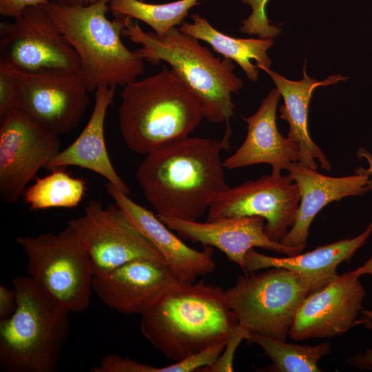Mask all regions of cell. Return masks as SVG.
Instances as JSON below:
<instances>
[{
	"instance_id": "d6986e66",
	"label": "cell",
	"mask_w": 372,
	"mask_h": 372,
	"mask_svg": "<svg viewBox=\"0 0 372 372\" xmlns=\"http://www.w3.org/2000/svg\"><path fill=\"white\" fill-rule=\"evenodd\" d=\"M286 170L297 184L300 195L295 222L280 242L289 247L305 248L311 222L327 205L346 197L362 195L369 190V176L364 173L328 176L298 162L291 163Z\"/></svg>"
},
{
	"instance_id": "ffe728a7",
	"label": "cell",
	"mask_w": 372,
	"mask_h": 372,
	"mask_svg": "<svg viewBox=\"0 0 372 372\" xmlns=\"http://www.w3.org/2000/svg\"><path fill=\"white\" fill-rule=\"evenodd\" d=\"M115 86H101L95 92L94 108L88 122L76 140L60 151L45 168L76 166L94 172L127 195L130 189L116 172L109 156L104 136L106 114L112 103Z\"/></svg>"
},
{
	"instance_id": "83f0119b",
	"label": "cell",
	"mask_w": 372,
	"mask_h": 372,
	"mask_svg": "<svg viewBox=\"0 0 372 372\" xmlns=\"http://www.w3.org/2000/svg\"><path fill=\"white\" fill-rule=\"evenodd\" d=\"M92 372H167L166 366L155 367L129 358L110 353L103 356Z\"/></svg>"
},
{
	"instance_id": "2e32d148",
	"label": "cell",
	"mask_w": 372,
	"mask_h": 372,
	"mask_svg": "<svg viewBox=\"0 0 372 372\" xmlns=\"http://www.w3.org/2000/svg\"><path fill=\"white\" fill-rule=\"evenodd\" d=\"M157 216L169 229L176 231L180 238L220 249L245 274H247L245 256L251 249L260 247L287 256L296 255L304 250L270 239L265 232V220L260 216L220 218L205 223Z\"/></svg>"
},
{
	"instance_id": "484cf974",
	"label": "cell",
	"mask_w": 372,
	"mask_h": 372,
	"mask_svg": "<svg viewBox=\"0 0 372 372\" xmlns=\"http://www.w3.org/2000/svg\"><path fill=\"white\" fill-rule=\"evenodd\" d=\"M199 0H178L165 3H149L141 0H110L109 8L114 15L127 16L150 26L158 37L181 25L189 10Z\"/></svg>"
},
{
	"instance_id": "52a82bcc",
	"label": "cell",
	"mask_w": 372,
	"mask_h": 372,
	"mask_svg": "<svg viewBox=\"0 0 372 372\" xmlns=\"http://www.w3.org/2000/svg\"><path fill=\"white\" fill-rule=\"evenodd\" d=\"M335 270L303 273L271 267L238 277L225 291L238 322L251 333L286 341L293 319L304 299L338 276Z\"/></svg>"
},
{
	"instance_id": "8d00e7d4",
	"label": "cell",
	"mask_w": 372,
	"mask_h": 372,
	"mask_svg": "<svg viewBox=\"0 0 372 372\" xmlns=\"http://www.w3.org/2000/svg\"><path fill=\"white\" fill-rule=\"evenodd\" d=\"M98 0H82L83 1V5H87V4H90V3H93L96 1H97Z\"/></svg>"
},
{
	"instance_id": "ac0fdd59",
	"label": "cell",
	"mask_w": 372,
	"mask_h": 372,
	"mask_svg": "<svg viewBox=\"0 0 372 372\" xmlns=\"http://www.w3.org/2000/svg\"><path fill=\"white\" fill-rule=\"evenodd\" d=\"M280 94L271 90L262 100L258 110L243 118L247 134L240 147L223 161L225 168L233 169L256 164H269L272 174H280L291 163L298 162V144L285 137L276 125V110Z\"/></svg>"
},
{
	"instance_id": "30bf717a",
	"label": "cell",
	"mask_w": 372,
	"mask_h": 372,
	"mask_svg": "<svg viewBox=\"0 0 372 372\" xmlns=\"http://www.w3.org/2000/svg\"><path fill=\"white\" fill-rule=\"evenodd\" d=\"M59 135L21 110L0 122V197L14 204L41 167L61 151Z\"/></svg>"
},
{
	"instance_id": "5bb4252c",
	"label": "cell",
	"mask_w": 372,
	"mask_h": 372,
	"mask_svg": "<svg viewBox=\"0 0 372 372\" xmlns=\"http://www.w3.org/2000/svg\"><path fill=\"white\" fill-rule=\"evenodd\" d=\"M355 270L338 275L309 295L291 322V339L299 341L340 335L356 325L366 291Z\"/></svg>"
},
{
	"instance_id": "74e56055",
	"label": "cell",
	"mask_w": 372,
	"mask_h": 372,
	"mask_svg": "<svg viewBox=\"0 0 372 372\" xmlns=\"http://www.w3.org/2000/svg\"><path fill=\"white\" fill-rule=\"evenodd\" d=\"M141 1H144V0H141Z\"/></svg>"
},
{
	"instance_id": "cb8c5ba5",
	"label": "cell",
	"mask_w": 372,
	"mask_h": 372,
	"mask_svg": "<svg viewBox=\"0 0 372 372\" xmlns=\"http://www.w3.org/2000/svg\"><path fill=\"white\" fill-rule=\"evenodd\" d=\"M87 188L86 181L73 177L63 167L52 169L25 189L23 198L30 210L74 208L83 200Z\"/></svg>"
},
{
	"instance_id": "277c9868",
	"label": "cell",
	"mask_w": 372,
	"mask_h": 372,
	"mask_svg": "<svg viewBox=\"0 0 372 372\" xmlns=\"http://www.w3.org/2000/svg\"><path fill=\"white\" fill-rule=\"evenodd\" d=\"M110 0L64 5L50 1L44 8L76 52L79 72L89 92L101 86H125L145 72L144 59L123 43L121 36L130 17L106 13Z\"/></svg>"
},
{
	"instance_id": "ba28073f",
	"label": "cell",
	"mask_w": 372,
	"mask_h": 372,
	"mask_svg": "<svg viewBox=\"0 0 372 372\" xmlns=\"http://www.w3.org/2000/svg\"><path fill=\"white\" fill-rule=\"evenodd\" d=\"M16 242L28 257V275L43 293L70 313L89 307L91 260L68 225L58 234L18 236Z\"/></svg>"
},
{
	"instance_id": "1f68e13d",
	"label": "cell",
	"mask_w": 372,
	"mask_h": 372,
	"mask_svg": "<svg viewBox=\"0 0 372 372\" xmlns=\"http://www.w3.org/2000/svg\"><path fill=\"white\" fill-rule=\"evenodd\" d=\"M17 296L14 290L0 285V320L10 318L17 309Z\"/></svg>"
},
{
	"instance_id": "4dcf8cb0",
	"label": "cell",
	"mask_w": 372,
	"mask_h": 372,
	"mask_svg": "<svg viewBox=\"0 0 372 372\" xmlns=\"http://www.w3.org/2000/svg\"><path fill=\"white\" fill-rule=\"evenodd\" d=\"M362 313L364 316V318L360 320L361 322L364 323L368 329L372 331V311L362 309ZM347 362L359 370L372 371V344L371 347L364 352L348 358Z\"/></svg>"
},
{
	"instance_id": "836d02e7",
	"label": "cell",
	"mask_w": 372,
	"mask_h": 372,
	"mask_svg": "<svg viewBox=\"0 0 372 372\" xmlns=\"http://www.w3.org/2000/svg\"><path fill=\"white\" fill-rule=\"evenodd\" d=\"M242 3L250 6L251 8L258 12H265L267 3L269 0H241Z\"/></svg>"
},
{
	"instance_id": "d4e9b609",
	"label": "cell",
	"mask_w": 372,
	"mask_h": 372,
	"mask_svg": "<svg viewBox=\"0 0 372 372\" xmlns=\"http://www.w3.org/2000/svg\"><path fill=\"white\" fill-rule=\"evenodd\" d=\"M249 342L258 344L273 364L264 371L273 372H320L318 361L331 352V342L314 346L287 343L286 341L251 333Z\"/></svg>"
},
{
	"instance_id": "5b68a950",
	"label": "cell",
	"mask_w": 372,
	"mask_h": 372,
	"mask_svg": "<svg viewBox=\"0 0 372 372\" xmlns=\"http://www.w3.org/2000/svg\"><path fill=\"white\" fill-rule=\"evenodd\" d=\"M122 35L142 45L134 52L144 60L153 65L164 61L170 65L200 100L205 118L214 123H229L235 110L231 94L243 85L241 79L234 73L231 60L214 56L198 39L176 27L158 37L145 32L130 18Z\"/></svg>"
},
{
	"instance_id": "44dd1931",
	"label": "cell",
	"mask_w": 372,
	"mask_h": 372,
	"mask_svg": "<svg viewBox=\"0 0 372 372\" xmlns=\"http://www.w3.org/2000/svg\"><path fill=\"white\" fill-rule=\"evenodd\" d=\"M303 67V78L299 81L289 80L280 74L267 69L265 72L271 77L284 100L280 108V118L289 125L288 137L298 145L300 158L298 163L303 166L317 169L318 166L329 171L331 163L320 148L312 141L308 129L309 105L313 90L319 86H327L345 81L347 77L336 74L324 80L318 81L307 76Z\"/></svg>"
},
{
	"instance_id": "6da1fadb",
	"label": "cell",
	"mask_w": 372,
	"mask_h": 372,
	"mask_svg": "<svg viewBox=\"0 0 372 372\" xmlns=\"http://www.w3.org/2000/svg\"><path fill=\"white\" fill-rule=\"evenodd\" d=\"M227 123L221 140L187 136L145 154L136 178L156 215L196 221L229 189L221 152L229 147Z\"/></svg>"
},
{
	"instance_id": "d590c367",
	"label": "cell",
	"mask_w": 372,
	"mask_h": 372,
	"mask_svg": "<svg viewBox=\"0 0 372 372\" xmlns=\"http://www.w3.org/2000/svg\"><path fill=\"white\" fill-rule=\"evenodd\" d=\"M50 1L64 5H79L83 4L82 0H51Z\"/></svg>"
},
{
	"instance_id": "9c48e42d",
	"label": "cell",
	"mask_w": 372,
	"mask_h": 372,
	"mask_svg": "<svg viewBox=\"0 0 372 372\" xmlns=\"http://www.w3.org/2000/svg\"><path fill=\"white\" fill-rule=\"evenodd\" d=\"M68 225L87 253L95 276H104L136 259L166 263L116 204L105 207L99 201L91 200L84 214L69 220Z\"/></svg>"
},
{
	"instance_id": "d6a6232c",
	"label": "cell",
	"mask_w": 372,
	"mask_h": 372,
	"mask_svg": "<svg viewBox=\"0 0 372 372\" xmlns=\"http://www.w3.org/2000/svg\"><path fill=\"white\" fill-rule=\"evenodd\" d=\"M357 156L359 158L364 157L365 159L367 160L369 164V167L368 169H363L362 167H359L355 170V173H364L366 174L369 176V179L367 181L366 186L368 187V189L372 190V154L365 150L364 149L360 148L358 150V152L357 154Z\"/></svg>"
},
{
	"instance_id": "e0dca14e",
	"label": "cell",
	"mask_w": 372,
	"mask_h": 372,
	"mask_svg": "<svg viewBox=\"0 0 372 372\" xmlns=\"http://www.w3.org/2000/svg\"><path fill=\"white\" fill-rule=\"evenodd\" d=\"M106 192L138 230L158 249L167 265L182 282H194L196 278L214 272L216 262L214 247L194 249L176 236L156 216L132 200L107 182Z\"/></svg>"
},
{
	"instance_id": "9a60e30c",
	"label": "cell",
	"mask_w": 372,
	"mask_h": 372,
	"mask_svg": "<svg viewBox=\"0 0 372 372\" xmlns=\"http://www.w3.org/2000/svg\"><path fill=\"white\" fill-rule=\"evenodd\" d=\"M179 282L165 262L136 259L104 276H94L92 289L110 308L142 315Z\"/></svg>"
},
{
	"instance_id": "603a6c76",
	"label": "cell",
	"mask_w": 372,
	"mask_h": 372,
	"mask_svg": "<svg viewBox=\"0 0 372 372\" xmlns=\"http://www.w3.org/2000/svg\"><path fill=\"white\" fill-rule=\"evenodd\" d=\"M192 23L184 21L179 30L208 43L225 59L234 61L251 81H256L259 70L270 69L271 61L267 52L273 44L272 39L234 38L220 32L198 14H191Z\"/></svg>"
},
{
	"instance_id": "7c38bea8",
	"label": "cell",
	"mask_w": 372,
	"mask_h": 372,
	"mask_svg": "<svg viewBox=\"0 0 372 372\" xmlns=\"http://www.w3.org/2000/svg\"><path fill=\"white\" fill-rule=\"evenodd\" d=\"M300 200L298 187L289 174L271 173L221 194L209 208L207 221L260 216L266 220V235L280 242L295 222Z\"/></svg>"
},
{
	"instance_id": "7a4b0ae2",
	"label": "cell",
	"mask_w": 372,
	"mask_h": 372,
	"mask_svg": "<svg viewBox=\"0 0 372 372\" xmlns=\"http://www.w3.org/2000/svg\"><path fill=\"white\" fill-rule=\"evenodd\" d=\"M238 322L220 287L179 282L141 315V328L152 347L178 362L225 342Z\"/></svg>"
},
{
	"instance_id": "7402d4cb",
	"label": "cell",
	"mask_w": 372,
	"mask_h": 372,
	"mask_svg": "<svg viewBox=\"0 0 372 372\" xmlns=\"http://www.w3.org/2000/svg\"><path fill=\"white\" fill-rule=\"evenodd\" d=\"M372 234V222L360 235L320 246L313 251L287 257H273L260 254L254 249L245 256L247 274L271 267L284 268L303 273H316L335 270L342 262L349 260L362 247Z\"/></svg>"
},
{
	"instance_id": "e575fe53",
	"label": "cell",
	"mask_w": 372,
	"mask_h": 372,
	"mask_svg": "<svg viewBox=\"0 0 372 372\" xmlns=\"http://www.w3.org/2000/svg\"><path fill=\"white\" fill-rule=\"evenodd\" d=\"M355 271L360 276L364 274L372 276V256Z\"/></svg>"
},
{
	"instance_id": "4fadbf2b",
	"label": "cell",
	"mask_w": 372,
	"mask_h": 372,
	"mask_svg": "<svg viewBox=\"0 0 372 372\" xmlns=\"http://www.w3.org/2000/svg\"><path fill=\"white\" fill-rule=\"evenodd\" d=\"M88 92L78 70L54 68L25 72L18 109L59 136L78 126L89 104Z\"/></svg>"
},
{
	"instance_id": "3957f363",
	"label": "cell",
	"mask_w": 372,
	"mask_h": 372,
	"mask_svg": "<svg viewBox=\"0 0 372 372\" xmlns=\"http://www.w3.org/2000/svg\"><path fill=\"white\" fill-rule=\"evenodd\" d=\"M118 118L128 148L147 154L189 136L205 118V112L192 90L172 69L164 68L124 86Z\"/></svg>"
},
{
	"instance_id": "4316f807",
	"label": "cell",
	"mask_w": 372,
	"mask_h": 372,
	"mask_svg": "<svg viewBox=\"0 0 372 372\" xmlns=\"http://www.w3.org/2000/svg\"><path fill=\"white\" fill-rule=\"evenodd\" d=\"M25 72L0 62V122L18 110Z\"/></svg>"
},
{
	"instance_id": "f546056e",
	"label": "cell",
	"mask_w": 372,
	"mask_h": 372,
	"mask_svg": "<svg viewBox=\"0 0 372 372\" xmlns=\"http://www.w3.org/2000/svg\"><path fill=\"white\" fill-rule=\"evenodd\" d=\"M50 2V0H0V14L15 19L29 7L43 6Z\"/></svg>"
},
{
	"instance_id": "8fae6325",
	"label": "cell",
	"mask_w": 372,
	"mask_h": 372,
	"mask_svg": "<svg viewBox=\"0 0 372 372\" xmlns=\"http://www.w3.org/2000/svg\"><path fill=\"white\" fill-rule=\"evenodd\" d=\"M0 62L25 72L62 68L79 71V57L43 6L0 23Z\"/></svg>"
},
{
	"instance_id": "8992f818",
	"label": "cell",
	"mask_w": 372,
	"mask_h": 372,
	"mask_svg": "<svg viewBox=\"0 0 372 372\" xmlns=\"http://www.w3.org/2000/svg\"><path fill=\"white\" fill-rule=\"evenodd\" d=\"M17 309L0 320V368L5 372H56L70 333V311L43 293L28 276L12 280Z\"/></svg>"
},
{
	"instance_id": "f1b7e54d",
	"label": "cell",
	"mask_w": 372,
	"mask_h": 372,
	"mask_svg": "<svg viewBox=\"0 0 372 372\" xmlns=\"http://www.w3.org/2000/svg\"><path fill=\"white\" fill-rule=\"evenodd\" d=\"M251 332L238 324L230 333L224 349L216 362L211 366L202 369L205 372H231L235 351L242 340H249Z\"/></svg>"
}]
</instances>
